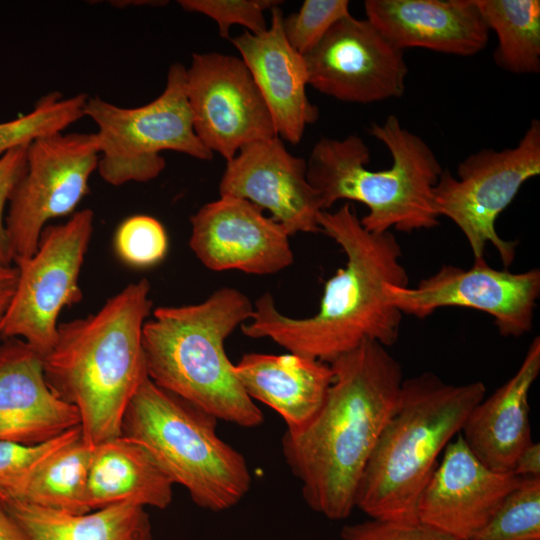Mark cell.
Here are the masks:
<instances>
[{"label":"cell","mask_w":540,"mask_h":540,"mask_svg":"<svg viewBox=\"0 0 540 540\" xmlns=\"http://www.w3.org/2000/svg\"><path fill=\"white\" fill-rule=\"evenodd\" d=\"M186 11L200 13L213 19L222 38H229L232 25L238 24L252 34H261L268 28L264 12L282 1L277 0H180ZM230 39V38H229Z\"/></svg>","instance_id":"obj_32"},{"label":"cell","mask_w":540,"mask_h":540,"mask_svg":"<svg viewBox=\"0 0 540 540\" xmlns=\"http://www.w3.org/2000/svg\"><path fill=\"white\" fill-rule=\"evenodd\" d=\"M146 279L128 284L94 314L59 323L51 350L42 357L45 380L80 417L91 448L121 436L128 404L148 378L143 326L152 312Z\"/></svg>","instance_id":"obj_3"},{"label":"cell","mask_w":540,"mask_h":540,"mask_svg":"<svg viewBox=\"0 0 540 540\" xmlns=\"http://www.w3.org/2000/svg\"><path fill=\"white\" fill-rule=\"evenodd\" d=\"M489 30L498 38L494 61L514 74L540 71V1L475 0Z\"/></svg>","instance_id":"obj_26"},{"label":"cell","mask_w":540,"mask_h":540,"mask_svg":"<svg viewBox=\"0 0 540 540\" xmlns=\"http://www.w3.org/2000/svg\"><path fill=\"white\" fill-rule=\"evenodd\" d=\"M233 369L248 396L275 410L290 430L315 417L333 380L330 364L290 352L248 353Z\"/></svg>","instance_id":"obj_22"},{"label":"cell","mask_w":540,"mask_h":540,"mask_svg":"<svg viewBox=\"0 0 540 540\" xmlns=\"http://www.w3.org/2000/svg\"><path fill=\"white\" fill-rule=\"evenodd\" d=\"M349 15L347 0H305L297 12L283 17L282 29L289 44L305 55L336 22Z\"/></svg>","instance_id":"obj_31"},{"label":"cell","mask_w":540,"mask_h":540,"mask_svg":"<svg viewBox=\"0 0 540 540\" xmlns=\"http://www.w3.org/2000/svg\"><path fill=\"white\" fill-rule=\"evenodd\" d=\"M303 57L308 84L337 100L368 104L404 93L408 67L403 51L368 19L351 14L340 19Z\"/></svg>","instance_id":"obj_14"},{"label":"cell","mask_w":540,"mask_h":540,"mask_svg":"<svg viewBox=\"0 0 540 540\" xmlns=\"http://www.w3.org/2000/svg\"><path fill=\"white\" fill-rule=\"evenodd\" d=\"M539 295V269L521 273L498 270L484 257L474 259L468 269L444 265L416 287H384L387 303L402 314L424 319L447 306L476 309L493 317L502 336L512 337L531 331Z\"/></svg>","instance_id":"obj_12"},{"label":"cell","mask_w":540,"mask_h":540,"mask_svg":"<svg viewBox=\"0 0 540 540\" xmlns=\"http://www.w3.org/2000/svg\"><path fill=\"white\" fill-rule=\"evenodd\" d=\"M18 282V269L0 264V322L14 296Z\"/></svg>","instance_id":"obj_36"},{"label":"cell","mask_w":540,"mask_h":540,"mask_svg":"<svg viewBox=\"0 0 540 540\" xmlns=\"http://www.w3.org/2000/svg\"><path fill=\"white\" fill-rule=\"evenodd\" d=\"M0 540H31L0 496Z\"/></svg>","instance_id":"obj_37"},{"label":"cell","mask_w":540,"mask_h":540,"mask_svg":"<svg viewBox=\"0 0 540 540\" xmlns=\"http://www.w3.org/2000/svg\"><path fill=\"white\" fill-rule=\"evenodd\" d=\"M91 456L92 448L81 436L42 462L11 495L0 496L64 513H87Z\"/></svg>","instance_id":"obj_25"},{"label":"cell","mask_w":540,"mask_h":540,"mask_svg":"<svg viewBox=\"0 0 540 540\" xmlns=\"http://www.w3.org/2000/svg\"><path fill=\"white\" fill-rule=\"evenodd\" d=\"M1 498L31 540H152L150 518L141 506L123 503L71 514Z\"/></svg>","instance_id":"obj_24"},{"label":"cell","mask_w":540,"mask_h":540,"mask_svg":"<svg viewBox=\"0 0 540 540\" xmlns=\"http://www.w3.org/2000/svg\"><path fill=\"white\" fill-rule=\"evenodd\" d=\"M512 473L518 477H540V444L531 441L517 457Z\"/></svg>","instance_id":"obj_35"},{"label":"cell","mask_w":540,"mask_h":540,"mask_svg":"<svg viewBox=\"0 0 540 540\" xmlns=\"http://www.w3.org/2000/svg\"><path fill=\"white\" fill-rule=\"evenodd\" d=\"M189 246L212 271L239 270L269 275L294 261L289 235L255 204L222 195L190 218Z\"/></svg>","instance_id":"obj_15"},{"label":"cell","mask_w":540,"mask_h":540,"mask_svg":"<svg viewBox=\"0 0 540 540\" xmlns=\"http://www.w3.org/2000/svg\"><path fill=\"white\" fill-rule=\"evenodd\" d=\"M454 439L421 493L417 515L419 521L458 540H471L521 477L490 469L473 454L460 433Z\"/></svg>","instance_id":"obj_17"},{"label":"cell","mask_w":540,"mask_h":540,"mask_svg":"<svg viewBox=\"0 0 540 540\" xmlns=\"http://www.w3.org/2000/svg\"><path fill=\"white\" fill-rule=\"evenodd\" d=\"M28 145L12 149L0 156V264L11 265L14 255L6 225L4 209L26 169Z\"/></svg>","instance_id":"obj_34"},{"label":"cell","mask_w":540,"mask_h":540,"mask_svg":"<svg viewBox=\"0 0 540 540\" xmlns=\"http://www.w3.org/2000/svg\"><path fill=\"white\" fill-rule=\"evenodd\" d=\"M82 436L80 425L42 443L0 441V495L9 496L52 454Z\"/></svg>","instance_id":"obj_30"},{"label":"cell","mask_w":540,"mask_h":540,"mask_svg":"<svg viewBox=\"0 0 540 540\" xmlns=\"http://www.w3.org/2000/svg\"><path fill=\"white\" fill-rule=\"evenodd\" d=\"M366 19L397 49L473 56L489 40L475 0H367Z\"/></svg>","instance_id":"obj_19"},{"label":"cell","mask_w":540,"mask_h":540,"mask_svg":"<svg viewBox=\"0 0 540 540\" xmlns=\"http://www.w3.org/2000/svg\"><path fill=\"white\" fill-rule=\"evenodd\" d=\"M329 364L333 380L320 410L306 426L285 430L282 452L307 505L342 520L355 508L360 479L404 379L400 363L375 341Z\"/></svg>","instance_id":"obj_2"},{"label":"cell","mask_w":540,"mask_h":540,"mask_svg":"<svg viewBox=\"0 0 540 540\" xmlns=\"http://www.w3.org/2000/svg\"><path fill=\"white\" fill-rule=\"evenodd\" d=\"M111 3H113L112 5L116 7H126L129 5H159V3L165 4L166 2L165 1H113Z\"/></svg>","instance_id":"obj_38"},{"label":"cell","mask_w":540,"mask_h":540,"mask_svg":"<svg viewBox=\"0 0 540 540\" xmlns=\"http://www.w3.org/2000/svg\"><path fill=\"white\" fill-rule=\"evenodd\" d=\"M369 133L389 150V169L367 168L370 150L356 135L323 137L312 148L307 179L319 193L323 210L338 200L360 202L368 208L360 223L374 233L391 228L411 233L438 226L432 191L443 169L430 146L395 115L372 123Z\"/></svg>","instance_id":"obj_6"},{"label":"cell","mask_w":540,"mask_h":540,"mask_svg":"<svg viewBox=\"0 0 540 540\" xmlns=\"http://www.w3.org/2000/svg\"><path fill=\"white\" fill-rule=\"evenodd\" d=\"M485 393L481 381L448 384L430 372L404 380L360 479L355 507L372 519L418 521V502L438 456Z\"/></svg>","instance_id":"obj_5"},{"label":"cell","mask_w":540,"mask_h":540,"mask_svg":"<svg viewBox=\"0 0 540 540\" xmlns=\"http://www.w3.org/2000/svg\"><path fill=\"white\" fill-rule=\"evenodd\" d=\"M117 257L127 266L149 268L161 262L168 251V236L159 220L133 215L123 220L114 235Z\"/></svg>","instance_id":"obj_29"},{"label":"cell","mask_w":540,"mask_h":540,"mask_svg":"<svg viewBox=\"0 0 540 540\" xmlns=\"http://www.w3.org/2000/svg\"><path fill=\"white\" fill-rule=\"evenodd\" d=\"M173 485L144 447L122 435L92 448L86 486L90 511L123 503L165 509Z\"/></svg>","instance_id":"obj_23"},{"label":"cell","mask_w":540,"mask_h":540,"mask_svg":"<svg viewBox=\"0 0 540 540\" xmlns=\"http://www.w3.org/2000/svg\"><path fill=\"white\" fill-rule=\"evenodd\" d=\"M253 310L250 299L230 287L197 304L155 308L142 332L148 378L218 420L261 425L263 413L241 385L224 346Z\"/></svg>","instance_id":"obj_4"},{"label":"cell","mask_w":540,"mask_h":540,"mask_svg":"<svg viewBox=\"0 0 540 540\" xmlns=\"http://www.w3.org/2000/svg\"><path fill=\"white\" fill-rule=\"evenodd\" d=\"M540 373V338L531 342L516 373L468 415L461 436L490 469L512 473L521 451L532 441L529 392Z\"/></svg>","instance_id":"obj_21"},{"label":"cell","mask_w":540,"mask_h":540,"mask_svg":"<svg viewBox=\"0 0 540 540\" xmlns=\"http://www.w3.org/2000/svg\"><path fill=\"white\" fill-rule=\"evenodd\" d=\"M94 225L91 209H82L64 223L47 225L35 253L15 260L17 287L0 322V336L20 338L41 358L53 347L63 308L83 297L79 275Z\"/></svg>","instance_id":"obj_10"},{"label":"cell","mask_w":540,"mask_h":540,"mask_svg":"<svg viewBox=\"0 0 540 540\" xmlns=\"http://www.w3.org/2000/svg\"><path fill=\"white\" fill-rule=\"evenodd\" d=\"M87 99L83 93L64 98L59 92H51L29 113L0 123V156L39 138L62 133L84 117Z\"/></svg>","instance_id":"obj_27"},{"label":"cell","mask_w":540,"mask_h":540,"mask_svg":"<svg viewBox=\"0 0 540 540\" xmlns=\"http://www.w3.org/2000/svg\"><path fill=\"white\" fill-rule=\"evenodd\" d=\"M271 22L261 34L245 30L231 38L271 114L277 136L291 144L301 141L306 126L319 118V109L306 94L308 75L303 55L287 41L283 12L270 9Z\"/></svg>","instance_id":"obj_18"},{"label":"cell","mask_w":540,"mask_h":540,"mask_svg":"<svg viewBox=\"0 0 540 540\" xmlns=\"http://www.w3.org/2000/svg\"><path fill=\"white\" fill-rule=\"evenodd\" d=\"M217 421L146 378L128 404L121 435L144 447L197 506L220 512L246 496L252 478L244 456L217 434Z\"/></svg>","instance_id":"obj_7"},{"label":"cell","mask_w":540,"mask_h":540,"mask_svg":"<svg viewBox=\"0 0 540 540\" xmlns=\"http://www.w3.org/2000/svg\"><path fill=\"white\" fill-rule=\"evenodd\" d=\"M342 540H458L455 537L421 521L405 522L372 519L345 525Z\"/></svg>","instance_id":"obj_33"},{"label":"cell","mask_w":540,"mask_h":540,"mask_svg":"<svg viewBox=\"0 0 540 540\" xmlns=\"http://www.w3.org/2000/svg\"><path fill=\"white\" fill-rule=\"evenodd\" d=\"M219 192L270 211L289 236L321 232L318 220L324 210L307 179V162L292 155L278 136L242 147L227 162Z\"/></svg>","instance_id":"obj_16"},{"label":"cell","mask_w":540,"mask_h":540,"mask_svg":"<svg viewBox=\"0 0 540 540\" xmlns=\"http://www.w3.org/2000/svg\"><path fill=\"white\" fill-rule=\"evenodd\" d=\"M539 174L540 122L533 119L515 147L484 148L467 156L457 167V177L443 169L432 191L434 209L438 217L457 225L474 259L483 257L489 243L508 269L516 242L502 239L495 224L522 185Z\"/></svg>","instance_id":"obj_9"},{"label":"cell","mask_w":540,"mask_h":540,"mask_svg":"<svg viewBox=\"0 0 540 540\" xmlns=\"http://www.w3.org/2000/svg\"><path fill=\"white\" fill-rule=\"evenodd\" d=\"M186 93L196 135L227 162L242 147L277 137L267 105L241 58L193 54L186 68Z\"/></svg>","instance_id":"obj_13"},{"label":"cell","mask_w":540,"mask_h":540,"mask_svg":"<svg viewBox=\"0 0 540 540\" xmlns=\"http://www.w3.org/2000/svg\"><path fill=\"white\" fill-rule=\"evenodd\" d=\"M318 221L321 232L341 247L347 261L325 283L317 313L302 318L284 315L272 295L265 293L241 325L243 334L269 338L290 353L328 364L364 341L392 346L399 337L402 313L387 303L384 287L408 286L400 244L390 231H367L349 203L334 212L322 211Z\"/></svg>","instance_id":"obj_1"},{"label":"cell","mask_w":540,"mask_h":540,"mask_svg":"<svg viewBox=\"0 0 540 540\" xmlns=\"http://www.w3.org/2000/svg\"><path fill=\"white\" fill-rule=\"evenodd\" d=\"M84 116L97 126V171L112 186L155 179L166 166L162 151L213 158L195 133L180 63L170 66L163 92L148 104L125 108L95 96L87 99Z\"/></svg>","instance_id":"obj_8"},{"label":"cell","mask_w":540,"mask_h":540,"mask_svg":"<svg viewBox=\"0 0 540 540\" xmlns=\"http://www.w3.org/2000/svg\"><path fill=\"white\" fill-rule=\"evenodd\" d=\"M471 540H540V477L521 478Z\"/></svg>","instance_id":"obj_28"},{"label":"cell","mask_w":540,"mask_h":540,"mask_svg":"<svg viewBox=\"0 0 540 540\" xmlns=\"http://www.w3.org/2000/svg\"><path fill=\"white\" fill-rule=\"evenodd\" d=\"M78 425L77 409L48 386L42 358L21 339L0 346V441L34 445Z\"/></svg>","instance_id":"obj_20"},{"label":"cell","mask_w":540,"mask_h":540,"mask_svg":"<svg viewBox=\"0 0 540 540\" xmlns=\"http://www.w3.org/2000/svg\"><path fill=\"white\" fill-rule=\"evenodd\" d=\"M96 133H57L28 145L25 172L5 219L14 261L32 256L47 222L74 212L97 170Z\"/></svg>","instance_id":"obj_11"}]
</instances>
